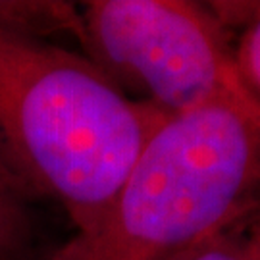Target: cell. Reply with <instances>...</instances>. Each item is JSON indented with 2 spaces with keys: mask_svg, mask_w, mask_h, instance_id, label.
<instances>
[{
  "mask_svg": "<svg viewBox=\"0 0 260 260\" xmlns=\"http://www.w3.org/2000/svg\"><path fill=\"white\" fill-rule=\"evenodd\" d=\"M168 120L83 52L0 29V162L75 232L103 216Z\"/></svg>",
  "mask_w": 260,
  "mask_h": 260,
  "instance_id": "cell-1",
  "label": "cell"
},
{
  "mask_svg": "<svg viewBox=\"0 0 260 260\" xmlns=\"http://www.w3.org/2000/svg\"><path fill=\"white\" fill-rule=\"evenodd\" d=\"M260 210V114L170 118L96 222L48 260H176Z\"/></svg>",
  "mask_w": 260,
  "mask_h": 260,
  "instance_id": "cell-2",
  "label": "cell"
},
{
  "mask_svg": "<svg viewBox=\"0 0 260 260\" xmlns=\"http://www.w3.org/2000/svg\"><path fill=\"white\" fill-rule=\"evenodd\" d=\"M79 14L83 54L131 99L168 118L212 104L260 114L210 8L187 0H93L79 4Z\"/></svg>",
  "mask_w": 260,
  "mask_h": 260,
  "instance_id": "cell-3",
  "label": "cell"
},
{
  "mask_svg": "<svg viewBox=\"0 0 260 260\" xmlns=\"http://www.w3.org/2000/svg\"><path fill=\"white\" fill-rule=\"evenodd\" d=\"M0 29L45 41L56 35H70L79 43L81 14L74 2L0 0Z\"/></svg>",
  "mask_w": 260,
  "mask_h": 260,
  "instance_id": "cell-4",
  "label": "cell"
},
{
  "mask_svg": "<svg viewBox=\"0 0 260 260\" xmlns=\"http://www.w3.org/2000/svg\"><path fill=\"white\" fill-rule=\"evenodd\" d=\"M33 225L25 193L0 162V260H31Z\"/></svg>",
  "mask_w": 260,
  "mask_h": 260,
  "instance_id": "cell-5",
  "label": "cell"
},
{
  "mask_svg": "<svg viewBox=\"0 0 260 260\" xmlns=\"http://www.w3.org/2000/svg\"><path fill=\"white\" fill-rule=\"evenodd\" d=\"M218 14H228L230 18L220 21L241 23V33L237 39V47L233 48L235 64L241 74L243 83L260 103V2L245 4H212Z\"/></svg>",
  "mask_w": 260,
  "mask_h": 260,
  "instance_id": "cell-6",
  "label": "cell"
},
{
  "mask_svg": "<svg viewBox=\"0 0 260 260\" xmlns=\"http://www.w3.org/2000/svg\"><path fill=\"white\" fill-rule=\"evenodd\" d=\"M176 260H260V210Z\"/></svg>",
  "mask_w": 260,
  "mask_h": 260,
  "instance_id": "cell-7",
  "label": "cell"
}]
</instances>
